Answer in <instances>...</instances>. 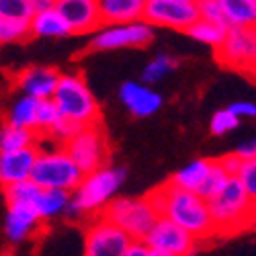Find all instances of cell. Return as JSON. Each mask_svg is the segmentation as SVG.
I'll use <instances>...</instances> for the list:
<instances>
[{
	"mask_svg": "<svg viewBox=\"0 0 256 256\" xmlns=\"http://www.w3.org/2000/svg\"><path fill=\"white\" fill-rule=\"evenodd\" d=\"M29 35V23L25 20H8L0 18V48L10 46V44H20L27 41Z\"/></svg>",
	"mask_w": 256,
	"mask_h": 256,
	"instance_id": "f546056e",
	"label": "cell"
},
{
	"mask_svg": "<svg viewBox=\"0 0 256 256\" xmlns=\"http://www.w3.org/2000/svg\"><path fill=\"white\" fill-rule=\"evenodd\" d=\"M29 35L31 37H39V39H64L70 37V29L66 25V20L62 18V14L54 8L37 12L31 16L29 20Z\"/></svg>",
	"mask_w": 256,
	"mask_h": 256,
	"instance_id": "d6986e66",
	"label": "cell"
},
{
	"mask_svg": "<svg viewBox=\"0 0 256 256\" xmlns=\"http://www.w3.org/2000/svg\"><path fill=\"white\" fill-rule=\"evenodd\" d=\"M190 39H195V41H199V44H205V46H209V48H213V50H218L220 46H222V41H224V37H226V29H222V27H218V25H213V23H207V20H197V23H193L186 31H184Z\"/></svg>",
	"mask_w": 256,
	"mask_h": 256,
	"instance_id": "83f0119b",
	"label": "cell"
},
{
	"mask_svg": "<svg viewBox=\"0 0 256 256\" xmlns=\"http://www.w3.org/2000/svg\"><path fill=\"white\" fill-rule=\"evenodd\" d=\"M82 176L84 174L68 156L64 146H52L50 150H41L39 148V156L31 172V180L39 188H58L72 193L80 184Z\"/></svg>",
	"mask_w": 256,
	"mask_h": 256,
	"instance_id": "8992f818",
	"label": "cell"
},
{
	"mask_svg": "<svg viewBox=\"0 0 256 256\" xmlns=\"http://www.w3.org/2000/svg\"><path fill=\"white\" fill-rule=\"evenodd\" d=\"M188 2H195V0H188Z\"/></svg>",
	"mask_w": 256,
	"mask_h": 256,
	"instance_id": "7bdbcfd3",
	"label": "cell"
},
{
	"mask_svg": "<svg viewBox=\"0 0 256 256\" xmlns=\"http://www.w3.org/2000/svg\"><path fill=\"white\" fill-rule=\"evenodd\" d=\"M31 146H39V136L35 132L12 127L8 123L0 125V152H14Z\"/></svg>",
	"mask_w": 256,
	"mask_h": 256,
	"instance_id": "cb8c5ba5",
	"label": "cell"
},
{
	"mask_svg": "<svg viewBox=\"0 0 256 256\" xmlns=\"http://www.w3.org/2000/svg\"><path fill=\"white\" fill-rule=\"evenodd\" d=\"M236 178H238L240 184L244 186V190L248 193V197L256 203V158L242 162V166H240V170H238Z\"/></svg>",
	"mask_w": 256,
	"mask_h": 256,
	"instance_id": "836d02e7",
	"label": "cell"
},
{
	"mask_svg": "<svg viewBox=\"0 0 256 256\" xmlns=\"http://www.w3.org/2000/svg\"><path fill=\"white\" fill-rule=\"evenodd\" d=\"M64 119L62 111L58 109V104L54 102V98H46V100H39V109H37V123H35V134L41 138H48L56 125Z\"/></svg>",
	"mask_w": 256,
	"mask_h": 256,
	"instance_id": "484cf974",
	"label": "cell"
},
{
	"mask_svg": "<svg viewBox=\"0 0 256 256\" xmlns=\"http://www.w3.org/2000/svg\"><path fill=\"white\" fill-rule=\"evenodd\" d=\"M238 125H240V119L236 115H234L232 111H228V109H222V111L213 113V117L209 121V130H211L213 136L222 138V136H228L230 132H234Z\"/></svg>",
	"mask_w": 256,
	"mask_h": 256,
	"instance_id": "d6a6232c",
	"label": "cell"
},
{
	"mask_svg": "<svg viewBox=\"0 0 256 256\" xmlns=\"http://www.w3.org/2000/svg\"><path fill=\"white\" fill-rule=\"evenodd\" d=\"M68 203H70V193H66V190L41 188L33 207H35L41 222H52L58 216H64V213H66Z\"/></svg>",
	"mask_w": 256,
	"mask_h": 256,
	"instance_id": "ffe728a7",
	"label": "cell"
},
{
	"mask_svg": "<svg viewBox=\"0 0 256 256\" xmlns=\"http://www.w3.org/2000/svg\"><path fill=\"white\" fill-rule=\"evenodd\" d=\"M37 109H39V100L33 96L20 94L8 109L6 121L12 127H20V130H29L35 132V123H37Z\"/></svg>",
	"mask_w": 256,
	"mask_h": 256,
	"instance_id": "7402d4cb",
	"label": "cell"
},
{
	"mask_svg": "<svg viewBox=\"0 0 256 256\" xmlns=\"http://www.w3.org/2000/svg\"><path fill=\"white\" fill-rule=\"evenodd\" d=\"M209 166H211V158H197L193 162H188L186 166H182L180 170H176L168 182L178 188L190 190V193H197V188L201 186V182L207 176Z\"/></svg>",
	"mask_w": 256,
	"mask_h": 256,
	"instance_id": "44dd1931",
	"label": "cell"
},
{
	"mask_svg": "<svg viewBox=\"0 0 256 256\" xmlns=\"http://www.w3.org/2000/svg\"><path fill=\"white\" fill-rule=\"evenodd\" d=\"M228 111H232L240 121L242 119H254L256 117V102H250V100H236L226 106Z\"/></svg>",
	"mask_w": 256,
	"mask_h": 256,
	"instance_id": "e575fe53",
	"label": "cell"
},
{
	"mask_svg": "<svg viewBox=\"0 0 256 256\" xmlns=\"http://www.w3.org/2000/svg\"><path fill=\"white\" fill-rule=\"evenodd\" d=\"M98 14L104 25H127L144 20L146 0H96Z\"/></svg>",
	"mask_w": 256,
	"mask_h": 256,
	"instance_id": "ac0fdd59",
	"label": "cell"
},
{
	"mask_svg": "<svg viewBox=\"0 0 256 256\" xmlns=\"http://www.w3.org/2000/svg\"><path fill=\"white\" fill-rule=\"evenodd\" d=\"M52 2H54V4H56V2H58V0H52Z\"/></svg>",
	"mask_w": 256,
	"mask_h": 256,
	"instance_id": "b9f144b4",
	"label": "cell"
},
{
	"mask_svg": "<svg viewBox=\"0 0 256 256\" xmlns=\"http://www.w3.org/2000/svg\"><path fill=\"white\" fill-rule=\"evenodd\" d=\"M236 154L242 162H246V160H252V158H256V140H248V142H242L238 148H236Z\"/></svg>",
	"mask_w": 256,
	"mask_h": 256,
	"instance_id": "8d00e7d4",
	"label": "cell"
},
{
	"mask_svg": "<svg viewBox=\"0 0 256 256\" xmlns=\"http://www.w3.org/2000/svg\"><path fill=\"white\" fill-rule=\"evenodd\" d=\"M41 224L44 222L39 220L33 205H20V203L6 205L2 230H4V236L8 242H14V244L25 242L39 230Z\"/></svg>",
	"mask_w": 256,
	"mask_h": 256,
	"instance_id": "e0dca14e",
	"label": "cell"
},
{
	"mask_svg": "<svg viewBox=\"0 0 256 256\" xmlns=\"http://www.w3.org/2000/svg\"><path fill=\"white\" fill-rule=\"evenodd\" d=\"M178 66V60L174 56L170 54H158L154 60H150L144 66L142 70V80L144 84H148V86H154V84H158L160 80H164L166 76H170Z\"/></svg>",
	"mask_w": 256,
	"mask_h": 256,
	"instance_id": "d4e9b609",
	"label": "cell"
},
{
	"mask_svg": "<svg viewBox=\"0 0 256 256\" xmlns=\"http://www.w3.org/2000/svg\"><path fill=\"white\" fill-rule=\"evenodd\" d=\"M64 148L82 174H90L98 168H104L109 162V142L104 138L100 123L80 127Z\"/></svg>",
	"mask_w": 256,
	"mask_h": 256,
	"instance_id": "52a82bcc",
	"label": "cell"
},
{
	"mask_svg": "<svg viewBox=\"0 0 256 256\" xmlns=\"http://www.w3.org/2000/svg\"><path fill=\"white\" fill-rule=\"evenodd\" d=\"M98 218L125 232L132 240H144L158 222V213L148 197H115L106 203Z\"/></svg>",
	"mask_w": 256,
	"mask_h": 256,
	"instance_id": "5b68a950",
	"label": "cell"
},
{
	"mask_svg": "<svg viewBox=\"0 0 256 256\" xmlns=\"http://www.w3.org/2000/svg\"><path fill=\"white\" fill-rule=\"evenodd\" d=\"M52 98L62 111V115L78 127H90L100 123L98 100L94 98L82 74H62Z\"/></svg>",
	"mask_w": 256,
	"mask_h": 256,
	"instance_id": "277c9868",
	"label": "cell"
},
{
	"mask_svg": "<svg viewBox=\"0 0 256 256\" xmlns=\"http://www.w3.org/2000/svg\"><path fill=\"white\" fill-rule=\"evenodd\" d=\"M220 162H222V166H224V170L230 174V176H236L238 174V170H240V166H242V160L236 156V154H226V156H222L220 158Z\"/></svg>",
	"mask_w": 256,
	"mask_h": 256,
	"instance_id": "d590c367",
	"label": "cell"
},
{
	"mask_svg": "<svg viewBox=\"0 0 256 256\" xmlns=\"http://www.w3.org/2000/svg\"><path fill=\"white\" fill-rule=\"evenodd\" d=\"M152 256H170V254H162V252H154L152 250Z\"/></svg>",
	"mask_w": 256,
	"mask_h": 256,
	"instance_id": "60d3db41",
	"label": "cell"
},
{
	"mask_svg": "<svg viewBox=\"0 0 256 256\" xmlns=\"http://www.w3.org/2000/svg\"><path fill=\"white\" fill-rule=\"evenodd\" d=\"M144 242L148 244L150 250L170 254V256H190L197 250V244H199L186 230L178 228L176 224L164 218H158V222L148 232Z\"/></svg>",
	"mask_w": 256,
	"mask_h": 256,
	"instance_id": "8fae6325",
	"label": "cell"
},
{
	"mask_svg": "<svg viewBox=\"0 0 256 256\" xmlns=\"http://www.w3.org/2000/svg\"><path fill=\"white\" fill-rule=\"evenodd\" d=\"M199 20L197 4L188 0H146L144 23L150 27H164L186 31Z\"/></svg>",
	"mask_w": 256,
	"mask_h": 256,
	"instance_id": "9c48e42d",
	"label": "cell"
},
{
	"mask_svg": "<svg viewBox=\"0 0 256 256\" xmlns=\"http://www.w3.org/2000/svg\"><path fill=\"white\" fill-rule=\"evenodd\" d=\"M132 238L102 218H94L84 236L82 256H125Z\"/></svg>",
	"mask_w": 256,
	"mask_h": 256,
	"instance_id": "30bf717a",
	"label": "cell"
},
{
	"mask_svg": "<svg viewBox=\"0 0 256 256\" xmlns=\"http://www.w3.org/2000/svg\"><path fill=\"white\" fill-rule=\"evenodd\" d=\"M228 180H230V174L224 170L222 162L220 160H211V166L207 170V176L201 182V186L197 188V195L203 197L205 201H209L211 197H216L220 190L228 184Z\"/></svg>",
	"mask_w": 256,
	"mask_h": 256,
	"instance_id": "4316f807",
	"label": "cell"
},
{
	"mask_svg": "<svg viewBox=\"0 0 256 256\" xmlns=\"http://www.w3.org/2000/svg\"><path fill=\"white\" fill-rule=\"evenodd\" d=\"M127 178V170L123 166H109L98 168L90 174H84L80 184L70 193V203L66 207V216L72 222H78L86 216H98L113 201L117 190Z\"/></svg>",
	"mask_w": 256,
	"mask_h": 256,
	"instance_id": "7a4b0ae2",
	"label": "cell"
},
{
	"mask_svg": "<svg viewBox=\"0 0 256 256\" xmlns=\"http://www.w3.org/2000/svg\"><path fill=\"white\" fill-rule=\"evenodd\" d=\"M207 209L216 236H228L244 230L256 218V203L248 197L236 176H230L228 184L207 201Z\"/></svg>",
	"mask_w": 256,
	"mask_h": 256,
	"instance_id": "3957f363",
	"label": "cell"
},
{
	"mask_svg": "<svg viewBox=\"0 0 256 256\" xmlns=\"http://www.w3.org/2000/svg\"><path fill=\"white\" fill-rule=\"evenodd\" d=\"M244 74L256 80V50H254V56H252V60H250V64H248V68H246Z\"/></svg>",
	"mask_w": 256,
	"mask_h": 256,
	"instance_id": "ab89813d",
	"label": "cell"
},
{
	"mask_svg": "<svg viewBox=\"0 0 256 256\" xmlns=\"http://www.w3.org/2000/svg\"><path fill=\"white\" fill-rule=\"evenodd\" d=\"M56 4L52 2V0H31V8H33V14L37 12H44V10H50L54 8Z\"/></svg>",
	"mask_w": 256,
	"mask_h": 256,
	"instance_id": "f35d334b",
	"label": "cell"
},
{
	"mask_svg": "<svg viewBox=\"0 0 256 256\" xmlns=\"http://www.w3.org/2000/svg\"><path fill=\"white\" fill-rule=\"evenodd\" d=\"M125 256H152V250L148 248V244L144 240H132Z\"/></svg>",
	"mask_w": 256,
	"mask_h": 256,
	"instance_id": "74e56055",
	"label": "cell"
},
{
	"mask_svg": "<svg viewBox=\"0 0 256 256\" xmlns=\"http://www.w3.org/2000/svg\"><path fill=\"white\" fill-rule=\"evenodd\" d=\"M39 186L29 178V180H23V182H14V184H8L4 186V199L8 205H14V203H20V205H33L37 195H39Z\"/></svg>",
	"mask_w": 256,
	"mask_h": 256,
	"instance_id": "f1b7e54d",
	"label": "cell"
},
{
	"mask_svg": "<svg viewBox=\"0 0 256 256\" xmlns=\"http://www.w3.org/2000/svg\"><path fill=\"white\" fill-rule=\"evenodd\" d=\"M232 27L256 29V0H218Z\"/></svg>",
	"mask_w": 256,
	"mask_h": 256,
	"instance_id": "603a6c76",
	"label": "cell"
},
{
	"mask_svg": "<svg viewBox=\"0 0 256 256\" xmlns=\"http://www.w3.org/2000/svg\"><path fill=\"white\" fill-rule=\"evenodd\" d=\"M146 197L150 199L158 218L170 220L178 228L186 230L197 242L216 236L209 209H207V201L197 193H190V190L166 182L154 188L152 193H148Z\"/></svg>",
	"mask_w": 256,
	"mask_h": 256,
	"instance_id": "6da1fadb",
	"label": "cell"
},
{
	"mask_svg": "<svg viewBox=\"0 0 256 256\" xmlns=\"http://www.w3.org/2000/svg\"><path fill=\"white\" fill-rule=\"evenodd\" d=\"M195 4H197V12H199V18L201 20H207V23H213V25H218L222 29H232L230 25V20L224 12V8L220 6L218 0H195Z\"/></svg>",
	"mask_w": 256,
	"mask_h": 256,
	"instance_id": "4dcf8cb0",
	"label": "cell"
},
{
	"mask_svg": "<svg viewBox=\"0 0 256 256\" xmlns=\"http://www.w3.org/2000/svg\"><path fill=\"white\" fill-rule=\"evenodd\" d=\"M56 10L66 20L72 35L96 33L102 27L96 0H58Z\"/></svg>",
	"mask_w": 256,
	"mask_h": 256,
	"instance_id": "4fadbf2b",
	"label": "cell"
},
{
	"mask_svg": "<svg viewBox=\"0 0 256 256\" xmlns=\"http://www.w3.org/2000/svg\"><path fill=\"white\" fill-rule=\"evenodd\" d=\"M31 16H33L31 0H0V18L29 23Z\"/></svg>",
	"mask_w": 256,
	"mask_h": 256,
	"instance_id": "1f68e13d",
	"label": "cell"
},
{
	"mask_svg": "<svg viewBox=\"0 0 256 256\" xmlns=\"http://www.w3.org/2000/svg\"><path fill=\"white\" fill-rule=\"evenodd\" d=\"M60 70L50 66H31L25 68L16 78V88L25 96H33L37 100L52 98L60 82Z\"/></svg>",
	"mask_w": 256,
	"mask_h": 256,
	"instance_id": "2e32d148",
	"label": "cell"
},
{
	"mask_svg": "<svg viewBox=\"0 0 256 256\" xmlns=\"http://www.w3.org/2000/svg\"><path fill=\"white\" fill-rule=\"evenodd\" d=\"M154 41V27L144 20L127 25H104L88 41L86 50L90 52H109L127 48H146Z\"/></svg>",
	"mask_w": 256,
	"mask_h": 256,
	"instance_id": "ba28073f",
	"label": "cell"
},
{
	"mask_svg": "<svg viewBox=\"0 0 256 256\" xmlns=\"http://www.w3.org/2000/svg\"><path fill=\"white\" fill-rule=\"evenodd\" d=\"M256 50V29L232 27L228 29L222 46L216 50V60L226 68L246 72Z\"/></svg>",
	"mask_w": 256,
	"mask_h": 256,
	"instance_id": "7c38bea8",
	"label": "cell"
},
{
	"mask_svg": "<svg viewBox=\"0 0 256 256\" xmlns=\"http://www.w3.org/2000/svg\"><path fill=\"white\" fill-rule=\"evenodd\" d=\"M39 156V146L23 148L14 152H0V184L8 186L31 178L35 160Z\"/></svg>",
	"mask_w": 256,
	"mask_h": 256,
	"instance_id": "9a60e30c",
	"label": "cell"
},
{
	"mask_svg": "<svg viewBox=\"0 0 256 256\" xmlns=\"http://www.w3.org/2000/svg\"><path fill=\"white\" fill-rule=\"evenodd\" d=\"M119 100L136 119H146L158 113L164 104V98L158 90L138 80H127L119 86Z\"/></svg>",
	"mask_w": 256,
	"mask_h": 256,
	"instance_id": "5bb4252c",
	"label": "cell"
}]
</instances>
